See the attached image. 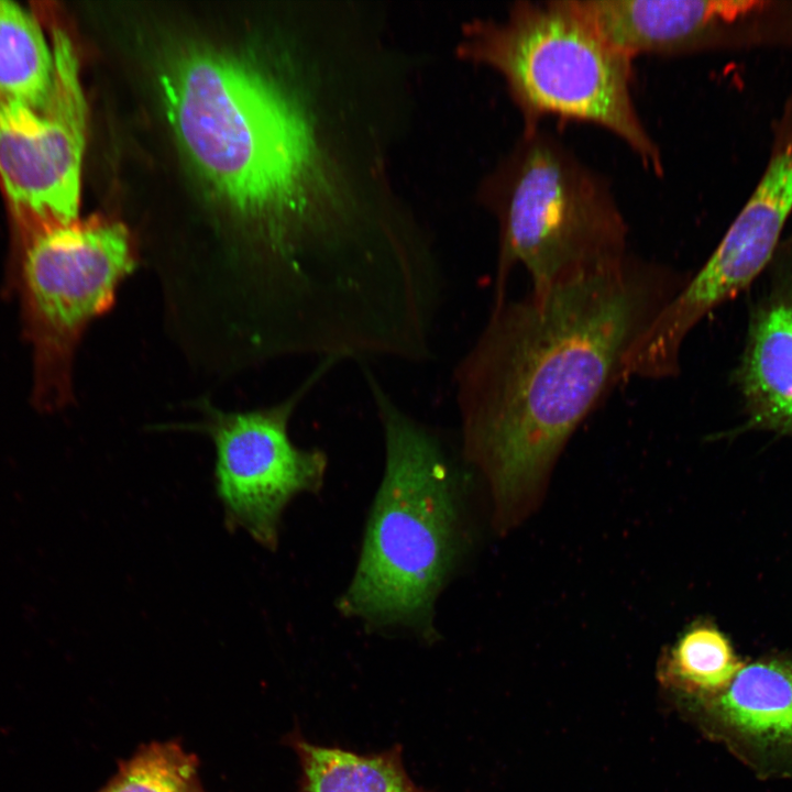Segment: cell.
I'll return each mask as SVG.
<instances>
[{"mask_svg":"<svg viewBox=\"0 0 792 792\" xmlns=\"http://www.w3.org/2000/svg\"><path fill=\"white\" fill-rule=\"evenodd\" d=\"M160 89L179 147L234 227L206 288L216 300L301 321L386 271L408 219L393 173L408 107L358 13L338 6L299 68L195 46L165 63Z\"/></svg>","mask_w":792,"mask_h":792,"instance_id":"cell-1","label":"cell"},{"mask_svg":"<svg viewBox=\"0 0 792 792\" xmlns=\"http://www.w3.org/2000/svg\"><path fill=\"white\" fill-rule=\"evenodd\" d=\"M690 276L627 254L494 305L453 385L463 458L490 484L497 529L537 509L565 444Z\"/></svg>","mask_w":792,"mask_h":792,"instance_id":"cell-2","label":"cell"},{"mask_svg":"<svg viewBox=\"0 0 792 792\" xmlns=\"http://www.w3.org/2000/svg\"><path fill=\"white\" fill-rule=\"evenodd\" d=\"M454 55L499 74L524 129L549 116L592 123L662 174L661 150L634 101L632 58L604 38L571 0H520L503 18H471L460 28Z\"/></svg>","mask_w":792,"mask_h":792,"instance_id":"cell-3","label":"cell"},{"mask_svg":"<svg viewBox=\"0 0 792 792\" xmlns=\"http://www.w3.org/2000/svg\"><path fill=\"white\" fill-rule=\"evenodd\" d=\"M385 442V474L342 606L378 624H421L458 552L454 477L438 436L367 370Z\"/></svg>","mask_w":792,"mask_h":792,"instance_id":"cell-4","label":"cell"},{"mask_svg":"<svg viewBox=\"0 0 792 792\" xmlns=\"http://www.w3.org/2000/svg\"><path fill=\"white\" fill-rule=\"evenodd\" d=\"M479 198L498 224L494 305L518 264L530 292L541 293L628 254V226L606 177L540 125L522 129Z\"/></svg>","mask_w":792,"mask_h":792,"instance_id":"cell-5","label":"cell"},{"mask_svg":"<svg viewBox=\"0 0 792 792\" xmlns=\"http://www.w3.org/2000/svg\"><path fill=\"white\" fill-rule=\"evenodd\" d=\"M136 264L134 240L114 220H76L20 241L10 276L32 348L36 408L54 413L69 405L78 343L89 323L112 307L119 285Z\"/></svg>","mask_w":792,"mask_h":792,"instance_id":"cell-6","label":"cell"},{"mask_svg":"<svg viewBox=\"0 0 792 792\" xmlns=\"http://www.w3.org/2000/svg\"><path fill=\"white\" fill-rule=\"evenodd\" d=\"M334 363L322 361L294 394L276 405L227 411L200 398L195 403L200 414L197 421L170 427L210 438L216 450L215 486L227 527L243 529L270 550L278 543L287 504L322 484L324 453L295 446L288 426L301 398Z\"/></svg>","mask_w":792,"mask_h":792,"instance_id":"cell-7","label":"cell"},{"mask_svg":"<svg viewBox=\"0 0 792 792\" xmlns=\"http://www.w3.org/2000/svg\"><path fill=\"white\" fill-rule=\"evenodd\" d=\"M55 86L41 110L0 102V178L20 240L77 220L88 106L68 33L54 26Z\"/></svg>","mask_w":792,"mask_h":792,"instance_id":"cell-8","label":"cell"},{"mask_svg":"<svg viewBox=\"0 0 792 792\" xmlns=\"http://www.w3.org/2000/svg\"><path fill=\"white\" fill-rule=\"evenodd\" d=\"M791 212L792 97L774 123L770 157L755 190L705 264L641 336V355L659 367L676 366L689 332L763 273L782 241Z\"/></svg>","mask_w":792,"mask_h":792,"instance_id":"cell-9","label":"cell"},{"mask_svg":"<svg viewBox=\"0 0 792 792\" xmlns=\"http://www.w3.org/2000/svg\"><path fill=\"white\" fill-rule=\"evenodd\" d=\"M759 278L734 381L748 429L792 437V235Z\"/></svg>","mask_w":792,"mask_h":792,"instance_id":"cell-10","label":"cell"},{"mask_svg":"<svg viewBox=\"0 0 792 792\" xmlns=\"http://www.w3.org/2000/svg\"><path fill=\"white\" fill-rule=\"evenodd\" d=\"M598 33L634 58L723 46L770 2L752 0H571Z\"/></svg>","mask_w":792,"mask_h":792,"instance_id":"cell-11","label":"cell"},{"mask_svg":"<svg viewBox=\"0 0 792 792\" xmlns=\"http://www.w3.org/2000/svg\"><path fill=\"white\" fill-rule=\"evenodd\" d=\"M714 725L759 747L792 746V663L743 664L718 694L697 701Z\"/></svg>","mask_w":792,"mask_h":792,"instance_id":"cell-12","label":"cell"},{"mask_svg":"<svg viewBox=\"0 0 792 792\" xmlns=\"http://www.w3.org/2000/svg\"><path fill=\"white\" fill-rule=\"evenodd\" d=\"M285 739L300 763L297 792H430L413 782L398 746L380 754L359 755L314 745L298 732Z\"/></svg>","mask_w":792,"mask_h":792,"instance_id":"cell-13","label":"cell"},{"mask_svg":"<svg viewBox=\"0 0 792 792\" xmlns=\"http://www.w3.org/2000/svg\"><path fill=\"white\" fill-rule=\"evenodd\" d=\"M55 86V63L37 19L0 0V102L44 109Z\"/></svg>","mask_w":792,"mask_h":792,"instance_id":"cell-14","label":"cell"},{"mask_svg":"<svg viewBox=\"0 0 792 792\" xmlns=\"http://www.w3.org/2000/svg\"><path fill=\"white\" fill-rule=\"evenodd\" d=\"M743 664L726 636L702 623L688 628L664 654L659 678L697 702L723 691Z\"/></svg>","mask_w":792,"mask_h":792,"instance_id":"cell-15","label":"cell"},{"mask_svg":"<svg viewBox=\"0 0 792 792\" xmlns=\"http://www.w3.org/2000/svg\"><path fill=\"white\" fill-rule=\"evenodd\" d=\"M98 792H206L198 760L179 741L143 745Z\"/></svg>","mask_w":792,"mask_h":792,"instance_id":"cell-16","label":"cell"}]
</instances>
